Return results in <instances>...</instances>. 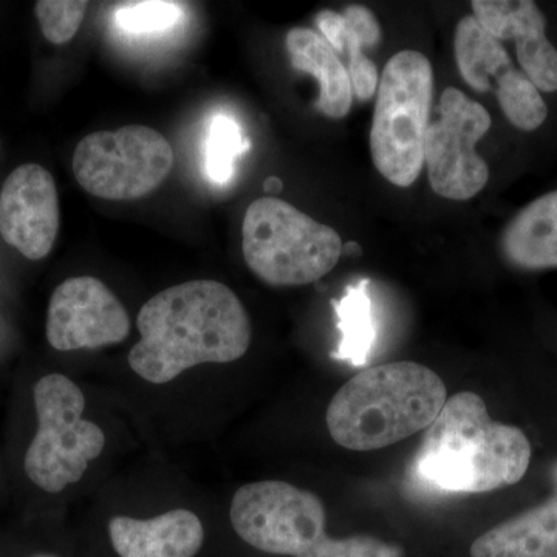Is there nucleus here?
Listing matches in <instances>:
<instances>
[{
    "label": "nucleus",
    "mask_w": 557,
    "mask_h": 557,
    "mask_svg": "<svg viewBox=\"0 0 557 557\" xmlns=\"http://www.w3.org/2000/svg\"><path fill=\"white\" fill-rule=\"evenodd\" d=\"M141 339L129 366L152 384H166L200 364H226L247 354L251 322L236 293L218 281L163 289L139 310Z\"/></svg>",
    "instance_id": "1"
},
{
    "label": "nucleus",
    "mask_w": 557,
    "mask_h": 557,
    "mask_svg": "<svg viewBox=\"0 0 557 557\" xmlns=\"http://www.w3.org/2000/svg\"><path fill=\"white\" fill-rule=\"evenodd\" d=\"M530 461L527 435L491 420L480 395L460 392L428 428L413 471L443 493L479 494L520 482Z\"/></svg>",
    "instance_id": "2"
},
{
    "label": "nucleus",
    "mask_w": 557,
    "mask_h": 557,
    "mask_svg": "<svg viewBox=\"0 0 557 557\" xmlns=\"http://www.w3.org/2000/svg\"><path fill=\"white\" fill-rule=\"evenodd\" d=\"M448 401L434 370L412 361L361 370L327 409L330 435L343 448L368 453L412 437L437 420Z\"/></svg>",
    "instance_id": "3"
},
{
    "label": "nucleus",
    "mask_w": 557,
    "mask_h": 557,
    "mask_svg": "<svg viewBox=\"0 0 557 557\" xmlns=\"http://www.w3.org/2000/svg\"><path fill=\"white\" fill-rule=\"evenodd\" d=\"M245 262L265 284L298 287L327 276L343 255L336 230L276 197L252 201L242 225Z\"/></svg>",
    "instance_id": "4"
},
{
    "label": "nucleus",
    "mask_w": 557,
    "mask_h": 557,
    "mask_svg": "<svg viewBox=\"0 0 557 557\" xmlns=\"http://www.w3.org/2000/svg\"><path fill=\"white\" fill-rule=\"evenodd\" d=\"M432 98L431 61L413 50L392 57L380 79L370 152L380 174L399 188L413 185L423 170Z\"/></svg>",
    "instance_id": "5"
},
{
    "label": "nucleus",
    "mask_w": 557,
    "mask_h": 557,
    "mask_svg": "<svg viewBox=\"0 0 557 557\" xmlns=\"http://www.w3.org/2000/svg\"><path fill=\"white\" fill-rule=\"evenodd\" d=\"M38 432L25 454L28 479L47 493H61L78 483L90 461L101 456L106 435L98 424L84 420L86 398L67 376L51 373L36 383Z\"/></svg>",
    "instance_id": "6"
},
{
    "label": "nucleus",
    "mask_w": 557,
    "mask_h": 557,
    "mask_svg": "<svg viewBox=\"0 0 557 557\" xmlns=\"http://www.w3.org/2000/svg\"><path fill=\"white\" fill-rule=\"evenodd\" d=\"M81 188L104 200H135L159 188L174 166V150L159 131L126 126L94 132L73 153Z\"/></svg>",
    "instance_id": "7"
},
{
    "label": "nucleus",
    "mask_w": 557,
    "mask_h": 557,
    "mask_svg": "<svg viewBox=\"0 0 557 557\" xmlns=\"http://www.w3.org/2000/svg\"><path fill=\"white\" fill-rule=\"evenodd\" d=\"M230 519L240 539L269 555L306 557L327 537L321 498L281 480L239 487Z\"/></svg>",
    "instance_id": "8"
},
{
    "label": "nucleus",
    "mask_w": 557,
    "mask_h": 557,
    "mask_svg": "<svg viewBox=\"0 0 557 557\" xmlns=\"http://www.w3.org/2000/svg\"><path fill=\"white\" fill-rule=\"evenodd\" d=\"M491 123L490 112L463 91L454 87L443 91L438 120L429 124L424 141L429 183L443 199L471 200L485 188L490 168L475 145Z\"/></svg>",
    "instance_id": "9"
},
{
    "label": "nucleus",
    "mask_w": 557,
    "mask_h": 557,
    "mask_svg": "<svg viewBox=\"0 0 557 557\" xmlns=\"http://www.w3.org/2000/svg\"><path fill=\"white\" fill-rule=\"evenodd\" d=\"M46 333L60 351L113 346L129 336L131 318L100 278L70 277L51 295Z\"/></svg>",
    "instance_id": "10"
},
{
    "label": "nucleus",
    "mask_w": 557,
    "mask_h": 557,
    "mask_svg": "<svg viewBox=\"0 0 557 557\" xmlns=\"http://www.w3.org/2000/svg\"><path fill=\"white\" fill-rule=\"evenodd\" d=\"M60 233V197L53 175L39 164H22L0 190V234L24 258L50 255Z\"/></svg>",
    "instance_id": "11"
},
{
    "label": "nucleus",
    "mask_w": 557,
    "mask_h": 557,
    "mask_svg": "<svg viewBox=\"0 0 557 557\" xmlns=\"http://www.w3.org/2000/svg\"><path fill=\"white\" fill-rule=\"evenodd\" d=\"M479 24L498 40H516L522 72L539 91L557 90V50L545 35L544 14L531 0H474Z\"/></svg>",
    "instance_id": "12"
},
{
    "label": "nucleus",
    "mask_w": 557,
    "mask_h": 557,
    "mask_svg": "<svg viewBox=\"0 0 557 557\" xmlns=\"http://www.w3.org/2000/svg\"><path fill=\"white\" fill-rule=\"evenodd\" d=\"M109 536L120 557H194L203 545L205 530L196 512L172 509L146 520L116 516Z\"/></svg>",
    "instance_id": "13"
},
{
    "label": "nucleus",
    "mask_w": 557,
    "mask_h": 557,
    "mask_svg": "<svg viewBox=\"0 0 557 557\" xmlns=\"http://www.w3.org/2000/svg\"><path fill=\"white\" fill-rule=\"evenodd\" d=\"M289 61L299 72L314 76L319 84L318 109L329 119H344L350 112L354 90L346 65L317 32L293 28L285 38Z\"/></svg>",
    "instance_id": "14"
},
{
    "label": "nucleus",
    "mask_w": 557,
    "mask_h": 557,
    "mask_svg": "<svg viewBox=\"0 0 557 557\" xmlns=\"http://www.w3.org/2000/svg\"><path fill=\"white\" fill-rule=\"evenodd\" d=\"M471 557H557V496L491 528Z\"/></svg>",
    "instance_id": "15"
},
{
    "label": "nucleus",
    "mask_w": 557,
    "mask_h": 557,
    "mask_svg": "<svg viewBox=\"0 0 557 557\" xmlns=\"http://www.w3.org/2000/svg\"><path fill=\"white\" fill-rule=\"evenodd\" d=\"M502 251L522 270L557 269V190L531 201L502 234Z\"/></svg>",
    "instance_id": "16"
},
{
    "label": "nucleus",
    "mask_w": 557,
    "mask_h": 557,
    "mask_svg": "<svg viewBox=\"0 0 557 557\" xmlns=\"http://www.w3.org/2000/svg\"><path fill=\"white\" fill-rule=\"evenodd\" d=\"M454 49L458 72L472 89L493 90V83L515 69L504 44L486 32L474 16H465L458 22Z\"/></svg>",
    "instance_id": "17"
},
{
    "label": "nucleus",
    "mask_w": 557,
    "mask_h": 557,
    "mask_svg": "<svg viewBox=\"0 0 557 557\" xmlns=\"http://www.w3.org/2000/svg\"><path fill=\"white\" fill-rule=\"evenodd\" d=\"M369 284V278H362L358 284L350 285L343 298L333 300V309L338 314V329L343 335L338 348L333 351V358L354 366L366 364L376 338Z\"/></svg>",
    "instance_id": "18"
},
{
    "label": "nucleus",
    "mask_w": 557,
    "mask_h": 557,
    "mask_svg": "<svg viewBox=\"0 0 557 557\" xmlns=\"http://www.w3.org/2000/svg\"><path fill=\"white\" fill-rule=\"evenodd\" d=\"M346 20V53L351 90L361 101H369L380 86L379 69L364 54L366 47L380 42L381 27L375 14L362 5L347 7L343 11Z\"/></svg>",
    "instance_id": "19"
},
{
    "label": "nucleus",
    "mask_w": 557,
    "mask_h": 557,
    "mask_svg": "<svg viewBox=\"0 0 557 557\" xmlns=\"http://www.w3.org/2000/svg\"><path fill=\"white\" fill-rule=\"evenodd\" d=\"M496 95L505 116L520 131H536L547 119L548 109L541 91L518 69L509 70L498 79Z\"/></svg>",
    "instance_id": "20"
},
{
    "label": "nucleus",
    "mask_w": 557,
    "mask_h": 557,
    "mask_svg": "<svg viewBox=\"0 0 557 557\" xmlns=\"http://www.w3.org/2000/svg\"><path fill=\"white\" fill-rule=\"evenodd\" d=\"M249 149L239 124L228 115H215L209 124L207 175L215 185H226L234 177L236 160Z\"/></svg>",
    "instance_id": "21"
},
{
    "label": "nucleus",
    "mask_w": 557,
    "mask_h": 557,
    "mask_svg": "<svg viewBox=\"0 0 557 557\" xmlns=\"http://www.w3.org/2000/svg\"><path fill=\"white\" fill-rule=\"evenodd\" d=\"M182 5L177 2L149 0L124 3L113 14L119 30L131 36H157L172 30L182 21Z\"/></svg>",
    "instance_id": "22"
},
{
    "label": "nucleus",
    "mask_w": 557,
    "mask_h": 557,
    "mask_svg": "<svg viewBox=\"0 0 557 557\" xmlns=\"http://www.w3.org/2000/svg\"><path fill=\"white\" fill-rule=\"evenodd\" d=\"M89 3L76 0H39L35 5L40 30L54 46H62L75 38Z\"/></svg>",
    "instance_id": "23"
},
{
    "label": "nucleus",
    "mask_w": 557,
    "mask_h": 557,
    "mask_svg": "<svg viewBox=\"0 0 557 557\" xmlns=\"http://www.w3.org/2000/svg\"><path fill=\"white\" fill-rule=\"evenodd\" d=\"M398 545L387 544L372 536L344 539L325 537L313 553L306 557H403Z\"/></svg>",
    "instance_id": "24"
},
{
    "label": "nucleus",
    "mask_w": 557,
    "mask_h": 557,
    "mask_svg": "<svg viewBox=\"0 0 557 557\" xmlns=\"http://www.w3.org/2000/svg\"><path fill=\"white\" fill-rule=\"evenodd\" d=\"M317 24L322 38L336 51V54L346 53L347 33L343 13H336L333 10L319 11Z\"/></svg>",
    "instance_id": "25"
},
{
    "label": "nucleus",
    "mask_w": 557,
    "mask_h": 557,
    "mask_svg": "<svg viewBox=\"0 0 557 557\" xmlns=\"http://www.w3.org/2000/svg\"><path fill=\"white\" fill-rule=\"evenodd\" d=\"M263 189H265L267 193H277V190L282 189V182L276 177H270L267 180L265 185H263Z\"/></svg>",
    "instance_id": "26"
},
{
    "label": "nucleus",
    "mask_w": 557,
    "mask_h": 557,
    "mask_svg": "<svg viewBox=\"0 0 557 557\" xmlns=\"http://www.w3.org/2000/svg\"><path fill=\"white\" fill-rule=\"evenodd\" d=\"M552 474H553V479H555V482L557 483V461L555 463V467H553Z\"/></svg>",
    "instance_id": "27"
},
{
    "label": "nucleus",
    "mask_w": 557,
    "mask_h": 557,
    "mask_svg": "<svg viewBox=\"0 0 557 557\" xmlns=\"http://www.w3.org/2000/svg\"><path fill=\"white\" fill-rule=\"evenodd\" d=\"M32 557H58V556H53V555H36V556H32Z\"/></svg>",
    "instance_id": "28"
}]
</instances>
